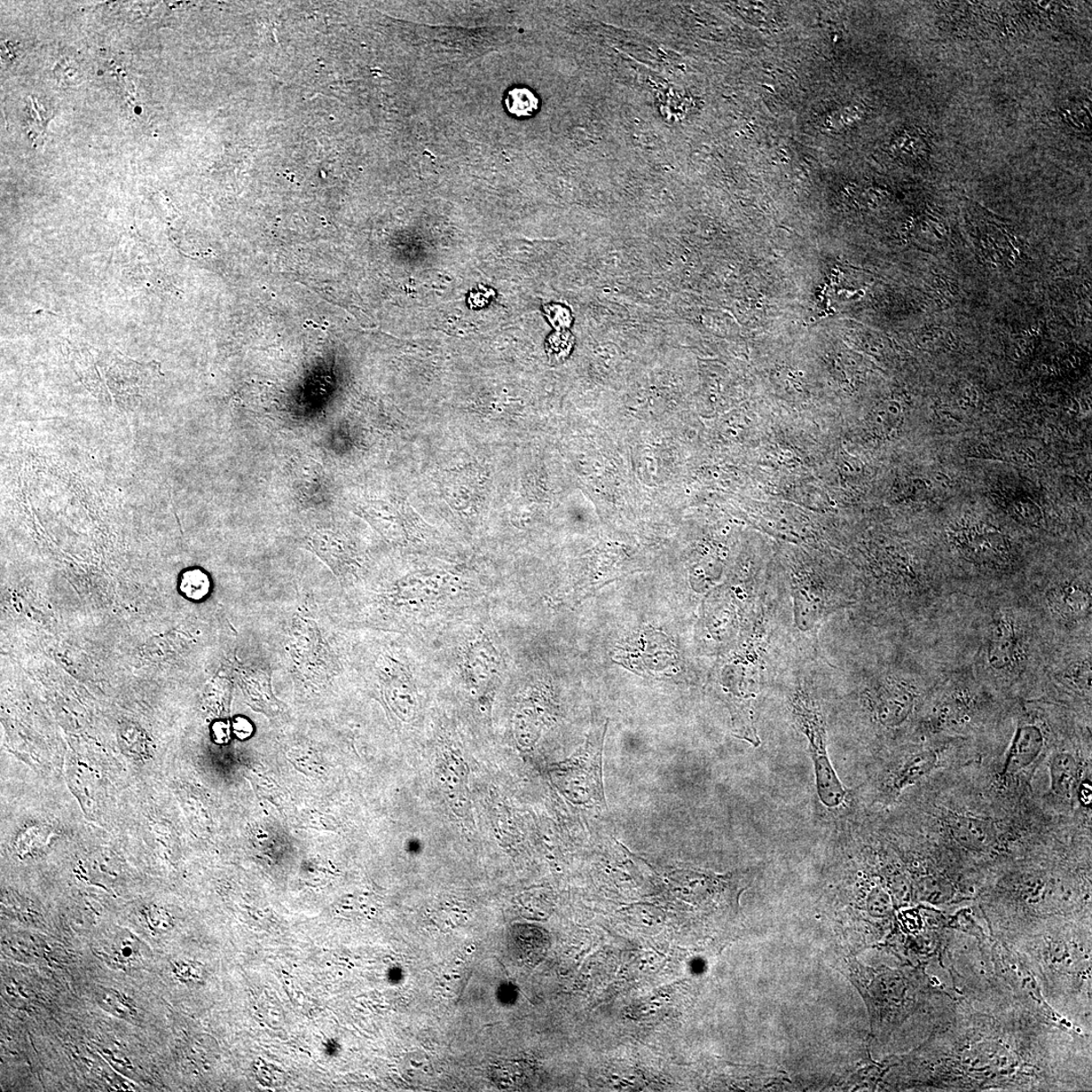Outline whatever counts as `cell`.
<instances>
[{"mask_svg": "<svg viewBox=\"0 0 1092 1092\" xmlns=\"http://www.w3.org/2000/svg\"><path fill=\"white\" fill-rule=\"evenodd\" d=\"M924 1090L1091 1088V1040L1026 1004L959 997L952 1018L911 1054Z\"/></svg>", "mask_w": 1092, "mask_h": 1092, "instance_id": "cell-1", "label": "cell"}, {"mask_svg": "<svg viewBox=\"0 0 1092 1092\" xmlns=\"http://www.w3.org/2000/svg\"><path fill=\"white\" fill-rule=\"evenodd\" d=\"M1004 944L1031 971L1049 1007L1090 1034L1091 924L1049 923Z\"/></svg>", "mask_w": 1092, "mask_h": 1092, "instance_id": "cell-2", "label": "cell"}, {"mask_svg": "<svg viewBox=\"0 0 1092 1092\" xmlns=\"http://www.w3.org/2000/svg\"><path fill=\"white\" fill-rule=\"evenodd\" d=\"M791 709L811 750L817 795L824 806L837 808L843 804L846 790L829 757L827 725L821 706L806 691L798 690L791 699Z\"/></svg>", "mask_w": 1092, "mask_h": 1092, "instance_id": "cell-3", "label": "cell"}, {"mask_svg": "<svg viewBox=\"0 0 1092 1092\" xmlns=\"http://www.w3.org/2000/svg\"><path fill=\"white\" fill-rule=\"evenodd\" d=\"M913 688L899 680H890L880 687L875 698V713L880 724L894 727L905 722L914 710Z\"/></svg>", "mask_w": 1092, "mask_h": 1092, "instance_id": "cell-4", "label": "cell"}, {"mask_svg": "<svg viewBox=\"0 0 1092 1092\" xmlns=\"http://www.w3.org/2000/svg\"><path fill=\"white\" fill-rule=\"evenodd\" d=\"M955 540L962 552L980 563H1000L1008 556L1010 546L1000 531L980 526L957 531Z\"/></svg>", "mask_w": 1092, "mask_h": 1092, "instance_id": "cell-5", "label": "cell"}, {"mask_svg": "<svg viewBox=\"0 0 1092 1092\" xmlns=\"http://www.w3.org/2000/svg\"><path fill=\"white\" fill-rule=\"evenodd\" d=\"M1019 656L1016 623L1007 616L995 620L987 644L989 665L997 672H1009L1015 669L1019 664Z\"/></svg>", "mask_w": 1092, "mask_h": 1092, "instance_id": "cell-6", "label": "cell"}, {"mask_svg": "<svg viewBox=\"0 0 1092 1092\" xmlns=\"http://www.w3.org/2000/svg\"><path fill=\"white\" fill-rule=\"evenodd\" d=\"M1045 737L1039 727L1031 724L1018 727L1005 761L1004 773L1017 775L1030 768L1041 756Z\"/></svg>", "mask_w": 1092, "mask_h": 1092, "instance_id": "cell-7", "label": "cell"}, {"mask_svg": "<svg viewBox=\"0 0 1092 1092\" xmlns=\"http://www.w3.org/2000/svg\"><path fill=\"white\" fill-rule=\"evenodd\" d=\"M950 829L956 842L969 851L985 852L996 843L993 824L978 817L956 816L950 821Z\"/></svg>", "mask_w": 1092, "mask_h": 1092, "instance_id": "cell-8", "label": "cell"}, {"mask_svg": "<svg viewBox=\"0 0 1092 1092\" xmlns=\"http://www.w3.org/2000/svg\"><path fill=\"white\" fill-rule=\"evenodd\" d=\"M1050 604L1058 615L1066 618L1087 615L1091 608V595L1088 588L1067 583L1050 595Z\"/></svg>", "mask_w": 1092, "mask_h": 1092, "instance_id": "cell-9", "label": "cell"}, {"mask_svg": "<svg viewBox=\"0 0 1092 1092\" xmlns=\"http://www.w3.org/2000/svg\"><path fill=\"white\" fill-rule=\"evenodd\" d=\"M1051 789L1059 797H1070L1079 778V763L1071 752L1054 753L1049 763Z\"/></svg>", "mask_w": 1092, "mask_h": 1092, "instance_id": "cell-10", "label": "cell"}, {"mask_svg": "<svg viewBox=\"0 0 1092 1092\" xmlns=\"http://www.w3.org/2000/svg\"><path fill=\"white\" fill-rule=\"evenodd\" d=\"M938 761L936 752L926 750L911 756L899 770L895 780V788L901 791L917 783L929 775Z\"/></svg>", "mask_w": 1092, "mask_h": 1092, "instance_id": "cell-11", "label": "cell"}, {"mask_svg": "<svg viewBox=\"0 0 1092 1092\" xmlns=\"http://www.w3.org/2000/svg\"><path fill=\"white\" fill-rule=\"evenodd\" d=\"M178 587L186 599L200 601L209 595L211 580L203 571L192 569L183 573Z\"/></svg>", "mask_w": 1092, "mask_h": 1092, "instance_id": "cell-12", "label": "cell"}, {"mask_svg": "<svg viewBox=\"0 0 1092 1092\" xmlns=\"http://www.w3.org/2000/svg\"><path fill=\"white\" fill-rule=\"evenodd\" d=\"M505 105L510 114L518 117L530 116L537 112L538 99L528 89H514L508 92Z\"/></svg>", "mask_w": 1092, "mask_h": 1092, "instance_id": "cell-13", "label": "cell"}, {"mask_svg": "<svg viewBox=\"0 0 1092 1092\" xmlns=\"http://www.w3.org/2000/svg\"><path fill=\"white\" fill-rule=\"evenodd\" d=\"M573 338L568 333H559L549 338L547 352L549 358L561 361L567 358L572 349Z\"/></svg>", "mask_w": 1092, "mask_h": 1092, "instance_id": "cell-14", "label": "cell"}, {"mask_svg": "<svg viewBox=\"0 0 1092 1092\" xmlns=\"http://www.w3.org/2000/svg\"><path fill=\"white\" fill-rule=\"evenodd\" d=\"M146 922L152 931L157 933L167 932L171 928L172 919L168 913L159 907H149L145 913Z\"/></svg>", "mask_w": 1092, "mask_h": 1092, "instance_id": "cell-15", "label": "cell"}, {"mask_svg": "<svg viewBox=\"0 0 1092 1092\" xmlns=\"http://www.w3.org/2000/svg\"><path fill=\"white\" fill-rule=\"evenodd\" d=\"M100 1000H101L102 1004H105L106 1007L109 1008V1010H111V1011L116 1013V1015L127 1016V1015H132V1013L133 1012V1008H131V1005L128 1003L127 1001H125L127 999L125 1000V997L122 996L120 993H113V991H109V992L102 993L100 996Z\"/></svg>", "mask_w": 1092, "mask_h": 1092, "instance_id": "cell-16", "label": "cell"}, {"mask_svg": "<svg viewBox=\"0 0 1092 1092\" xmlns=\"http://www.w3.org/2000/svg\"><path fill=\"white\" fill-rule=\"evenodd\" d=\"M1013 513L1018 520L1024 523L1036 524L1041 520V512L1038 507H1036L1033 503H1017L1013 506Z\"/></svg>", "mask_w": 1092, "mask_h": 1092, "instance_id": "cell-17", "label": "cell"}, {"mask_svg": "<svg viewBox=\"0 0 1092 1092\" xmlns=\"http://www.w3.org/2000/svg\"><path fill=\"white\" fill-rule=\"evenodd\" d=\"M174 972L176 977L184 982H198L202 976L199 966L193 963H178L176 965Z\"/></svg>", "mask_w": 1092, "mask_h": 1092, "instance_id": "cell-18", "label": "cell"}, {"mask_svg": "<svg viewBox=\"0 0 1092 1092\" xmlns=\"http://www.w3.org/2000/svg\"><path fill=\"white\" fill-rule=\"evenodd\" d=\"M115 952L119 960L125 963L133 961L136 957L135 945L129 941H123L119 944H116Z\"/></svg>", "mask_w": 1092, "mask_h": 1092, "instance_id": "cell-19", "label": "cell"}, {"mask_svg": "<svg viewBox=\"0 0 1092 1092\" xmlns=\"http://www.w3.org/2000/svg\"><path fill=\"white\" fill-rule=\"evenodd\" d=\"M233 729L235 735L241 738V740H245V738L253 734V726L250 725L247 719L242 718L234 721Z\"/></svg>", "mask_w": 1092, "mask_h": 1092, "instance_id": "cell-20", "label": "cell"}, {"mask_svg": "<svg viewBox=\"0 0 1092 1092\" xmlns=\"http://www.w3.org/2000/svg\"><path fill=\"white\" fill-rule=\"evenodd\" d=\"M230 727L223 721H218L213 726V735L215 741L219 744L228 742L230 737Z\"/></svg>", "mask_w": 1092, "mask_h": 1092, "instance_id": "cell-21", "label": "cell"}]
</instances>
